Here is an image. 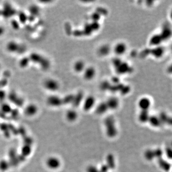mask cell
<instances>
[{"instance_id":"6da1fadb","label":"cell","mask_w":172,"mask_h":172,"mask_svg":"<svg viewBox=\"0 0 172 172\" xmlns=\"http://www.w3.org/2000/svg\"><path fill=\"white\" fill-rule=\"evenodd\" d=\"M83 72L84 79L88 81L92 80L96 76V69L93 67H86Z\"/></svg>"},{"instance_id":"7a4b0ae2","label":"cell","mask_w":172,"mask_h":172,"mask_svg":"<svg viewBox=\"0 0 172 172\" xmlns=\"http://www.w3.org/2000/svg\"><path fill=\"white\" fill-rule=\"evenodd\" d=\"M106 127L107 133L110 136H114L116 134V129L114 126V120L113 118H109L106 120Z\"/></svg>"},{"instance_id":"3957f363","label":"cell","mask_w":172,"mask_h":172,"mask_svg":"<svg viewBox=\"0 0 172 172\" xmlns=\"http://www.w3.org/2000/svg\"><path fill=\"white\" fill-rule=\"evenodd\" d=\"M127 50V45L123 42H119L114 45L113 52L117 56H120L125 54Z\"/></svg>"},{"instance_id":"277c9868","label":"cell","mask_w":172,"mask_h":172,"mask_svg":"<svg viewBox=\"0 0 172 172\" xmlns=\"http://www.w3.org/2000/svg\"><path fill=\"white\" fill-rule=\"evenodd\" d=\"M47 165L51 169H57L60 166V161L57 157H51L47 160Z\"/></svg>"},{"instance_id":"5b68a950","label":"cell","mask_w":172,"mask_h":172,"mask_svg":"<svg viewBox=\"0 0 172 172\" xmlns=\"http://www.w3.org/2000/svg\"><path fill=\"white\" fill-rule=\"evenodd\" d=\"M151 105V101L149 98L143 97L138 102V106L142 110H148Z\"/></svg>"},{"instance_id":"8992f818","label":"cell","mask_w":172,"mask_h":172,"mask_svg":"<svg viewBox=\"0 0 172 172\" xmlns=\"http://www.w3.org/2000/svg\"><path fill=\"white\" fill-rule=\"evenodd\" d=\"M115 69L118 74H124L128 72V70L130 69V67L127 63L122 61L119 64L115 67Z\"/></svg>"},{"instance_id":"52a82bcc","label":"cell","mask_w":172,"mask_h":172,"mask_svg":"<svg viewBox=\"0 0 172 172\" xmlns=\"http://www.w3.org/2000/svg\"><path fill=\"white\" fill-rule=\"evenodd\" d=\"M95 103V99L93 96H88L85 98L83 104V108L85 110H91Z\"/></svg>"},{"instance_id":"ba28073f","label":"cell","mask_w":172,"mask_h":172,"mask_svg":"<svg viewBox=\"0 0 172 172\" xmlns=\"http://www.w3.org/2000/svg\"><path fill=\"white\" fill-rule=\"evenodd\" d=\"M108 109H116L119 105V101L116 97H110L106 102Z\"/></svg>"},{"instance_id":"9c48e42d","label":"cell","mask_w":172,"mask_h":172,"mask_svg":"<svg viewBox=\"0 0 172 172\" xmlns=\"http://www.w3.org/2000/svg\"><path fill=\"white\" fill-rule=\"evenodd\" d=\"M85 63L82 60H78L75 62L74 65V69L76 72H83L86 68Z\"/></svg>"},{"instance_id":"30bf717a","label":"cell","mask_w":172,"mask_h":172,"mask_svg":"<svg viewBox=\"0 0 172 172\" xmlns=\"http://www.w3.org/2000/svg\"><path fill=\"white\" fill-rule=\"evenodd\" d=\"M110 51V47L109 45H104L100 47L98 49V54L101 56H108Z\"/></svg>"},{"instance_id":"8fae6325","label":"cell","mask_w":172,"mask_h":172,"mask_svg":"<svg viewBox=\"0 0 172 172\" xmlns=\"http://www.w3.org/2000/svg\"><path fill=\"white\" fill-rule=\"evenodd\" d=\"M164 50L162 47L157 46L153 49L151 54L156 58L161 57L164 54Z\"/></svg>"},{"instance_id":"7c38bea8","label":"cell","mask_w":172,"mask_h":172,"mask_svg":"<svg viewBox=\"0 0 172 172\" xmlns=\"http://www.w3.org/2000/svg\"><path fill=\"white\" fill-rule=\"evenodd\" d=\"M162 40L163 39L160 35H153L150 39V44L155 47H157L159 46Z\"/></svg>"},{"instance_id":"4fadbf2b","label":"cell","mask_w":172,"mask_h":172,"mask_svg":"<svg viewBox=\"0 0 172 172\" xmlns=\"http://www.w3.org/2000/svg\"><path fill=\"white\" fill-rule=\"evenodd\" d=\"M45 87L51 91H56L58 88V83L55 81L49 80L45 82Z\"/></svg>"},{"instance_id":"5bb4252c","label":"cell","mask_w":172,"mask_h":172,"mask_svg":"<svg viewBox=\"0 0 172 172\" xmlns=\"http://www.w3.org/2000/svg\"><path fill=\"white\" fill-rule=\"evenodd\" d=\"M108 109L107 105L106 102H102L97 106L96 109V113L98 114H101L106 113Z\"/></svg>"},{"instance_id":"9a60e30c","label":"cell","mask_w":172,"mask_h":172,"mask_svg":"<svg viewBox=\"0 0 172 172\" xmlns=\"http://www.w3.org/2000/svg\"><path fill=\"white\" fill-rule=\"evenodd\" d=\"M149 113L148 110H142L140 113L139 118L140 122H146L149 120Z\"/></svg>"},{"instance_id":"2e32d148","label":"cell","mask_w":172,"mask_h":172,"mask_svg":"<svg viewBox=\"0 0 172 172\" xmlns=\"http://www.w3.org/2000/svg\"><path fill=\"white\" fill-rule=\"evenodd\" d=\"M148 121L154 127H158L161 123L159 118L155 116L150 117Z\"/></svg>"},{"instance_id":"e0dca14e","label":"cell","mask_w":172,"mask_h":172,"mask_svg":"<svg viewBox=\"0 0 172 172\" xmlns=\"http://www.w3.org/2000/svg\"><path fill=\"white\" fill-rule=\"evenodd\" d=\"M36 111H37V108L36 107L33 105H30L28 106L27 107H26L25 110L26 114L27 115H29V116L33 115L35 114L36 113Z\"/></svg>"},{"instance_id":"ac0fdd59","label":"cell","mask_w":172,"mask_h":172,"mask_svg":"<svg viewBox=\"0 0 172 172\" xmlns=\"http://www.w3.org/2000/svg\"><path fill=\"white\" fill-rule=\"evenodd\" d=\"M77 113L74 110H69L67 113V118L69 121H74L77 118Z\"/></svg>"},{"instance_id":"d6986e66","label":"cell","mask_w":172,"mask_h":172,"mask_svg":"<svg viewBox=\"0 0 172 172\" xmlns=\"http://www.w3.org/2000/svg\"><path fill=\"white\" fill-rule=\"evenodd\" d=\"M48 102L49 104H51L53 106H59L61 105L62 101L58 98L53 97L52 98H49L48 100Z\"/></svg>"},{"instance_id":"ffe728a7","label":"cell","mask_w":172,"mask_h":172,"mask_svg":"<svg viewBox=\"0 0 172 172\" xmlns=\"http://www.w3.org/2000/svg\"><path fill=\"white\" fill-rule=\"evenodd\" d=\"M162 39H167L171 35V30L169 28H164L162 31V34H160Z\"/></svg>"},{"instance_id":"44dd1931","label":"cell","mask_w":172,"mask_h":172,"mask_svg":"<svg viewBox=\"0 0 172 172\" xmlns=\"http://www.w3.org/2000/svg\"><path fill=\"white\" fill-rule=\"evenodd\" d=\"M145 156L147 160H151L155 157L154 151L150 150H148L145 152Z\"/></svg>"},{"instance_id":"7402d4cb","label":"cell","mask_w":172,"mask_h":172,"mask_svg":"<svg viewBox=\"0 0 172 172\" xmlns=\"http://www.w3.org/2000/svg\"><path fill=\"white\" fill-rule=\"evenodd\" d=\"M159 164L161 167H162L163 169L168 171L169 169L170 166L169 164L167 163V162L164 161L163 160H159Z\"/></svg>"},{"instance_id":"603a6c76","label":"cell","mask_w":172,"mask_h":172,"mask_svg":"<svg viewBox=\"0 0 172 172\" xmlns=\"http://www.w3.org/2000/svg\"><path fill=\"white\" fill-rule=\"evenodd\" d=\"M108 166L111 168H113L114 167V161L113 157L111 155H110L108 156Z\"/></svg>"},{"instance_id":"cb8c5ba5","label":"cell","mask_w":172,"mask_h":172,"mask_svg":"<svg viewBox=\"0 0 172 172\" xmlns=\"http://www.w3.org/2000/svg\"><path fill=\"white\" fill-rule=\"evenodd\" d=\"M154 154L155 156L161 158L162 156V154H163V152H162V150L158 149L154 151Z\"/></svg>"},{"instance_id":"d4e9b609","label":"cell","mask_w":172,"mask_h":172,"mask_svg":"<svg viewBox=\"0 0 172 172\" xmlns=\"http://www.w3.org/2000/svg\"><path fill=\"white\" fill-rule=\"evenodd\" d=\"M92 18L94 21L97 22L100 19V16H99V15L97 13H93L92 14Z\"/></svg>"},{"instance_id":"484cf974","label":"cell","mask_w":172,"mask_h":172,"mask_svg":"<svg viewBox=\"0 0 172 172\" xmlns=\"http://www.w3.org/2000/svg\"><path fill=\"white\" fill-rule=\"evenodd\" d=\"M88 172H98V171L97 169L95 168V167H91L88 168Z\"/></svg>"},{"instance_id":"4316f807","label":"cell","mask_w":172,"mask_h":172,"mask_svg":"<svg viewBox=\"0 0 172 172\" xmlns=\"http://www.w3.org/2000/svg\"><path fill=\"white\" fill-rule=\"evenodd\" d=\"M108 166H102L101 168V172H108Z\"/></svg>"}]
</instances>
